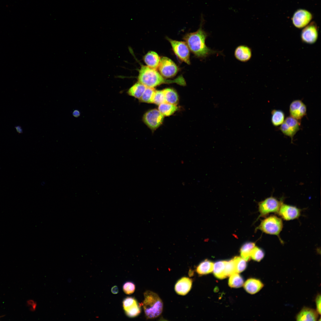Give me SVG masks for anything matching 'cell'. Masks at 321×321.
<instances>
[{"label": "cell", "mask_w": 321, "mask_h": 321, "mask_svg": "<svg viewBox=\"0 0 321 321\" xmlns=\"http://www.w3.org/2000/svg\"><path fill=\"white\" fill-rule=\"evenodd\" d=\"M73 116L75 117H79L80 115V111L77 109L74 110L72 113Z\"/></svg>", "instance_id": "obj_37"}, {"label": "cell", "mask_w": 321, "mask_h": 321, "mask_svg": "<svg viewBox=\"0 0 321 321\" xmlns=\"http://www.w3.org/2000/svg\"><path fill=\"white\" fill-rule=\"evenodd\" d=\"M138 79L139 82L147 87L151 88H154L163 84L175 83L182 86L185 85L186 84L182 76H179L174 80L166 79L156 70L143 65L141 66L139 71Z\"/></svg>", "instance_id": "obj_2"}, {"label": "cell", "mask_w": 321, "mask_h": 321, "mask_svg": "<svg viewBox=\"0 0 321 321\" xmlns=\"http://www.w3.org/2000/svg\"><path fill=\"white\" fill-rule=\"evenodd\" d=\"M137 303V301L134 298L127 297L123 300L122 302L123 309L125 311Z\"/></svg>", "instance_id": "obj_33"}, {"label": "cell", "mask_w": 321, "mask_h": 321, "mask_svg": "<svg viewBox=\"0 0 321 321\" xmlns=\"http://www.w3.org/2000/svg\"><path fill=\"white\" fill-rule=\"evenodd\" d=\"M147 87L138 82L129 89L127 93L129 95L139 99L142 95Z\"/></svg>", "instance_id": "obj_19"}, {"label": "cell", "mask_w": 321, "mask_h": 321, "mask_svg": "<svg viewBox=\"0 0 321 321\" xmlns=\"http://www.w3.org/2000/svg\"><path fill=\"white\" fill-rule=\"evenodd\" d=\"M306 107L300 100L293 101L290 104L289 112L290 116L300 121L306 114Z\"/></svg>", "instance_id": "obj_13"}, {"label": "cell", "mask_w": 321, "mask_h": 321, "mask_svg": "<svg viewBox=\"0 0 321 321\" xmlns=\"http://www.w3.org/2000/svg\"><path fill=\"white\" fill-rule=\"evenodd\" d=\"M192 280L187 277H183L179 280L174 287L176 292L182 295L187 294L190 290L192 286Z\"/></svg>", "instance_id": "obj_15"}, {"label": "cell", "mask_w": 321, "mask_h": 321, "mask_svg": "<svg viewBox=\"0 0 321 321\" xmlns=\"http://www.w3.org/2000/svg\"></svg>", "instance_id": "obj_39"}, {"label": "cell", "mask_w": 321, "mask_h": 321, "mask_svg": "<svg viewBox=\"0 0 321 321\" xmlns=\"http://www.w3.org/2000/svg\"><path fill=\"white\" fill-rule=\"evenodd\" d=\"M232 259L235 265L236 273H240L246 268L247 266L246 261L242 258L235 257Z\"/></svg>", "instance_id": "obj_29"}, {"label": "cell", "mask_w": 321, "mask_h": 321, "mask_svg": "<svg viewBox=\"0 0 321 321\" xmlns=\"http://www.w3.org/2000/svg\"><path fill=\"white\" fill-rule=\"evenodd\" d=\"M177 109L176 105L165 102L159 105L158 110L164 116H169L172 114Z\"/></svg>", "instance_id": "obj_22"}, {"label": "cell", "mask_w": 321, "mask_h": 321, "mask_svg": "<svg viewBox=\"0 0 321 321\" xmlns=\"http://www.w3.org/2000/svg\"><path fill=\"white\" fill-rule=\"evenodd\" d=\"M176 56L182 61L190 64L189 49L185 42L173 40L167 38Z\"/></svg>", "instance_id": "obj_6"}, {"label": "cell", "mask_w": 321, "mask_h": 321, "mask_svg": "<svg viewBox=\"0 0 321 321\" xmlns=\"http://www.w3.org/2000/svg\"><path fill=\"white\" fill-rule=\"evenodd\" d=\"M283 226L281 218L275 215H271L262 220L257 229L269 235H276L281 242L280 234Z\"/></svg>", "instance_id": "obj_4"}, {"label": "cell", "mask_w": 321, "mask_h": 321, "mask_svg": "<svg viewBox=\"0 0 321 321\" xmlns=\"http://www.w3.org/2000/svg\"><path fill=\"white\" fill-rule=\"evenodd\" d=\"M214 263L207 259L201 262L196 268V272L200 275L207 274L213 271Z\"/></svg>", "instance_id": "obj_20"}, {"label": "cell", "mask_w": 321, "mask_h": 321, "mask_svg": "<svg viewBox=\"0 0 321 321\" xmlns=\"http://www.w3.org/2000/svg\"><path fill=\"white\" fill-rule=\"evenodd\" d=\"M300 121L289 116L287 117L281 125L279 129L285 136L290 137L292 141L294 136L300 129Z\"/></svg>", "instance_id": "obj_9"}, {"label": "cell", "mask_w": 321, "mask_h": 321, "mask_svg": "<svg viewBox=\"0 0 321 321\" xmlns=\"http://www.w3.org/2000/svg\"><path fill=\"white\" fill-rule=\"evenodd\" d=\"M17 132L21 134L23 133V130L21 127L20 125H17L15 127Z\"/></svg>", "instance_id": "obj_36"}, {"label": "cell", "mask_w": 321, "mask_h": 321, "mask_svg": "<svg viewBox=\"0 0 321 321\" xmlns=\"http://www.w3.org/2000/svg\"><path fill=\"white\" fill-rule=\"evenodd\" d=\"M166 102L163 90H156L153 103L158 105Z\"/></svg>", "instance_id": "obj_32"}, {"label": "cell", "mask_w": 321, "mask_h": 321, "mask_svg": "<svg viewBox=\"0 0 321 321\" xmlns=\"http://www.w3.org/2000/svg\"><path fill=\"white\" fill-rule=\"evenodd\" d=\"M244 281L242 277L237 273H235L230 276L228 284L233 288H239L242 286Z\"/></svg>", "instance_id": "obj_26"}, {"label": "cell", "mask_w": 321, "mask_h": 321, "mask_svg": "<svg viewBox=\"0 0 321 321\" xmlns=\"http://www.w3.org/2000/svg\"><path fill=\"white\" fill-rule=\"evenodd\" d=\"M144 296L142 305L146 318L152 319L158 317L163 310V303L161 299L157 294L149 290L144 292Z\"/></svg>", "instance_id": "obj_3"}, {"label": "cell", "mask_w": 321, "mask_h": 321, "mask_svg": "<svg viewBox=\"0 0 321 321\" xmlns=\"http://www.w3.org/2000/svg\"><path fill=\"white\" fill-rule=\"evenodd\" d=\"M321 298L320 295L319 294L317 295L315 299L317 311L320 314H321Z\"/></svg>", "instance_id": "obj_35"}, {"label": "cell", "mask_w": 321, "mask_h": 321, "mask_svg": "<svg viewBox=\"0 0 321 321\" xmlns=\"http://www.w3.org/2000/svg\"><path fill=\"white\" fill-rule=\"evenodd\" d=\"M154 88L147 87L141 97L139 99L140 102L148 103H152L156 91Z\"/></svg>", "instance_id": "obj_27"}, {"label": "cell", "mask_w": 321, "mask_h": 321, "mask_svg": "<svg viewBox=\"0 0 321 321\" xmlns=\"http://www.w3.org/2000/svg\"><path fill=\"white\" fill-rule=\"evenodd\" d=\"M166 102L176 105L178 101V97L177 93L174 89L166 88L163 90Z\"/></svg>", "instance_id": "obj_23"}, {"label": "cell", "mask_w": 321, "mask_h": 321, "mask_svg": "<svg viewBox=\"0 0 321 321\" xmlns=\"http://www.w3.org/2000/svg\"><path fill=\"white\" fill-rule=\"evenodd\" d=\"M225 262L226 261H220L214 264L213 273L218 278L223 279L227 277L225 273Z\"/></svg>", "instance_id": "obj_21"}, {"label": "cell", "mask_w": 321, "mask_h": 321, "mask_svg": "<svg viewBox=\"0 0 321 321\" xmlns=\"http://www.w3.org/2000/svg\"><path fill=\"white\" fill-rule=\"evenodd\" d=\"M144 62L149 67L156 70L158 68L160 58L158 54L153 51L148 52L144 57Z\"/></svg>", "instance_id": "obj_18"}, {"label": "cell", "mask_w": 321, "mask_h": 321, "mask_svg": "<svg viewBox=\"0 0 321 321\" xmlns=\"http://www.w3.org/2000/svg\"><path fill=\"white\" fill-rule=\"evenodd\" d=\"M123 289L125 294L130 295L134 292L135 289V286L133 283L127 282L124 284Z\"/></svg>", "instance_id": "obj_34"}, {"label": "cell", "mask_w": 321, "mask_h": 321, "mask_svg": "<svg viewBox=\"0 0 321 321\" xmlns=\"http://www.w3.org/2000/svg\"><path fill=\"white\" fill-rule=\"evenodd\" d=\"M312 18V15L309 11L305 9L296 10L292 18V23L297 28L301 29L308 25Z\"/></svg>", "instance_id": "obj_10"}, {"label": "cell", "mask_w": 321, "mask_h": 321, "mask_svg": "<svg viewBox=\"0 0 321 321\" xmlns=\"http://www.w3.org/2000/svg\"><path fill=\"white\" fill-rule=\"evenodd\" d=\"M236 273L235 267L233 260L226 261L225 264V273L227 277L232 274Z\"/></svg>", "instance_id": "obj_31"}, {"label": "cell", "mask_w": 321, "mask_h": 321, "mask_svg": "<svg viewBox=\"0 0 321 321\" xmlns=\"http://www.w3.org/2000/svg\"><path fill=\"white\" fill-rule=\"evenodd\" d=\"M235 58L239 61L246 62L251 59L252 53L251 48L245 45H240L235 48L234 53Z\"/></svg>", "instance_id": "obj_14"}, {"label": "cell", "mask_w": 321, "mask_h": 321, "mask_svg": "<svg viewBox=\"0 0 321 321\" xmlns=\"http://www.w3.org/2000/svg\"><path fill=\"white\" fill-rule=\"evenodd\" d=\"M318 37V28L316 24L313 22L305 27L301 34V39L302 41L308 44L315 43Z\"/></svg>", "instance_id": "obj_11"}, {"label": "cell", "mask_w": 321, "mask_h": 321, "mask_svg": "<svg viewBox=\"0 0 321 321\" xmlns=\"http://www.w3.org/2000/svg\"><path fill=\"white\" fill-rule=\"evenodd\" d=\"M283 202L272 196L268 197L258 203L259 217L267 216L270 213H278Z\"/></svg>", "instance_id": "obj_5"}, {"label": "cell", "mask_w": 321, "mask_h": 321, "mask_svg": "<svg viewBox=\"0 0 321 321\" xmlns=\"http://www.w3.org/2000/svg\"><path fill=\"white\" fill-rule=\"evenodd\" d=\"M158 68L161 75L167 78L174 76L178 70V68L176 64L170 59L166 57L160 58Z\"/></svg>", "instance_id": "obj_8"}, {"label": "cell", "mask_w": 321, "mask_h": 321, "mask_svg": "<svg viewBox=\"0 0 321 321\" xmlns=\"http://www.w3.org/2000/svg\"><path fill=\"white\" fill-rule=\"evenodd\" d=\"M164 116L157 109H151L144 114L143 120L151 130H154L158 128L162 123Z\"/></svg>", "instance_id": "obj_7"}, {"label": "cell", "mask_w": 321, "mask_h": 321, "mask_svg": "<svg viewBox=\"0 0 321 321\" xmlns=\"http://www.w3.org/2000/svg\"><path fill=\"white\" fill-rule=\"evenodd\" d=\"M255 246V243L253 242H248L245 243L240 249L241 257L246 261L249 260L251 259V251Z\"/></svg>", "instance_id": "obj_25"}, {"label": "cell", "mask_w": 321, "mask_h": 321, "mask_svg": "<svg viewBox=\"0 0 321 321\" xmlns=\"http://www.w3.org/2000/svg\"><path fill=\"white\" fill-rule=\"evenodd\" d=\"M111 291L114 294H117L119 292L117 286H115L113 287L111 289Z\"/></svg>", "instance_id": "obj_38"}, {"label": "cell", "mask_w": 321, "mask_h": 321, "mask_svg": "<svg viewBox=\"0 0 321 321\" xmlns=\"http://www.w3.org/2000/svg\"><path fill=\"white\" fill-rule=\"evenodd\" d=\"M318 313L315 310L310 308H303L297 315V321H316L318 318Z\"/></svg>", "instance_id": "obj_16"}, {"label": "cell", "mask_w": 321, "mask_h": 321, "mask_svg": "<svg viewBox=\"0 0 321 321\" xmlns=\"http://www.w3.org/2000/svg\"><path fill=\"white\" fill-rule=\"evenodd\" d=\"M271 121L272 124L275 126L281 125L284 122L285 115L280 110H273L271 111Z\"/></svg>", "instance_id": "obj_24"}, {"label": "cell", "mask_w": 321, "mask_h": 321, "mask_svg": "<svg viewBox=\"0 0 321 321\" xmlns=\"http://www.w3.org/2000/svg\"><path fill=\"white\" fill-rule=\"evenodd\" d=\"M204 22L203 17L201 16L200 26L198 30L195 32L186 34L183 37L189 50L196 57L201 58L221 53L212 50L206 45L205 40L208 34L203 29Z\"/></svg>", "instance_id": "obj_1"}, {"label": "cell", "mask_w": 321, "mask_h": 321, "mask_svg": "<svg viewBox=\"0 0 321 321\" xmlns=\"http://www.w3.org/2000/svg\"><path fill=\"white\" fill-rule=\"evenodd\" d=\"M127 316L130 317H134L139 315L141 313V310L138 303L131 307L125 310Z\"/></svg>", "instance_id": "obj_30"}, {"label": "cell", "mask_w": 321, "mask_h": 321, "mask_svg": "<svg viewBox=\"0 0 321 321\" xmlns=\"http://www.w3.org/2000/svg\"><path fill=\"white\" fill-rule=\"evenodd\" d=\"M263 286V284L260 280L254 278L248 279L244 284V287L245 290L248 292L252 294L259 292Z\"/></svg>", "instance_id": "obj_17"}, {"label": "cell", "mask_w": 321, "mask_h": 321, "mask_svg": "<svg viewBox=\"0 0 321 321\" xmlns=\"http://www.w3.org/2000/svg\"><path fill=\"white\" fill-rule=\"evenodd\" d=\"M302 210L295 206L283 203L281 205L278 213L284 220H293L299 218Z\"/></svg>", "instance_id": "obj_12"}, {"label": "cell", "mask_w": 321, "mask_h": 321, "mask_svg": "<svg viewBox=\"0 0 321 321\" xmlns=\"http://www.w3.org/2000/svg\"><path fill=\"white\" fill-rule=\"evenodd\" d=\"M265 252L261 248L255 246L250 253V257L257 262H259L265 256Z\"/></svg>", "instance_id": "obj_28"}]
</instances>
